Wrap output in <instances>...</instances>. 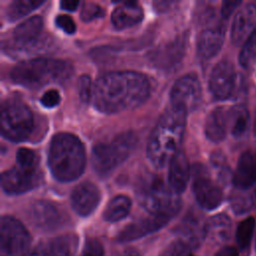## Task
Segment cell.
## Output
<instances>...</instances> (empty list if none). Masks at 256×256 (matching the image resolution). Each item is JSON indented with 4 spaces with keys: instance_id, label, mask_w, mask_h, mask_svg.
Returning a JSON list of instances; mask_svg holds the SVG:
<instances>
[{
    "instance_id": "obj_1",
    "label": "cell",
    "mask_w": 256,
    "mask_h": 256,
    "mask_svg": "<svg viewBox=\"0 0 256 256\" xmlns=\"http://www.w3.org/2000/svg\"><path fill=\"white\" fill-rule=\"evenodd\" d=\"M149 79L136 71H112L101 75L93 87V104L106 114L132 110L150 95Z\"/></svg>"
},
{
    "instance_id": "obj_2",
    "label": "cell",
    "mask_w": 256,
    "mask_h": 256,
    "mask_svg": "<svg viewBox=\"0 0 256 256\" xmlns=\"http://www.w3.org/2000/svg\"><path fill=\"white\" fill-rule=\"evenodd\" d=\"M187 112L170 107L158 119L146 147L150 163L157 169L164 168L179 151L185 131Z\"/></svg>"
},
{
    "instance_id": "obj_3",
    "label": "cell",
    "mask_w": 256,
    "mask_h": 256,
    "mask_svg": "<svg viewBox=\"0 0 256 256\" xmlns=\"http://www.w3.org/2000/svg\"><path fill=\"white\" fill-rule=\"evenodd\" d=\"M47 164L53 177L60 182L76 180L86 165L85 148L79 138L71 133L55 134L49 144Z\"/></svg>"
},
{
    "instance_id": "obj_4",
    "label": "cell",
    "mask_w": 256,
    "mask_h": 256,
    "mask_svg": "<svg viewBox=\"0 0 256 256\" xmlns=\"http://www.w3.org/2000/svg\"><path fill=\"white\" fill-rule=\"evenodd\" d=\"M73 73L72 65L61 59L36 57L16 64L10 72L12 81L28 89L50 83H65Z\"/></svg>"
},
{
    "instance_id": "obj_5",
    "label": "cell",
    "mask_w": 256,
    "mask_h": 256,
    "mask_svg": "<svg viewBox=\"0 0 256 256\" xmlns=\"http://www.w3.org/2000/svg\"><path fill=\"white\" fill-rule=\"evenodd\" d=\"M136 198L139 204L152 216L171 219L181 208V199L162 178L145 174L136 184Z\"/></svg>"
},
{
    "instance_id": "obj_6",
    "label": "cell",
    "mask_w": 256,
    "mask_h": 256,
    "mask_svg": "<svg viewBox=\"0 0 256 256\" xmlns=\"http://www.w3.org/2000/svg\"><path fill=\"white\" fill-rule=\"evenodd\" d=\"M137 136L133 131H124L110 142L96 144L91 152V164L100 177L109 176L133 152Z\"/></svg>"
},
{
    "instance_id": "obj_7",
    "label": "cell",
    "mask_w": 256,
    "mask_h": 256,
    "mask_svg": "<svg viewBox=\"0 0 256 256\" xmlns=\"http://www.w3.org/2000/svg\"><path fill=\"white\" fill-rule=\"evenodd\" d=\"M34 116L22 101L7 99L1 106L0 129L2 136L12 142H21L30 137L34 130Z\"/></svg>"
},
{
    "instance_id": "obj_8",
    "label": "cell",
    "mask_w": 256,
    "mask_h": 256,
    "mask_svg": "<svg viewBox=\"0 0 256 256\" xmlns=\"http://www.w3.org/2000/svg\"><path fill=\"white\" fill-rule=\"evenodd\" d=\"M240 77L229 61H220L213 68L209 78V89L212 95L218 100H226L242 91L244 81Z\"/></svg>"
},
{
    "instance_id": "obj_9",
    "label": "cell",
    "mask_w": 256,
    "mask_h": 256,
    "mask_svg": "<svg viewBox=\"0 0 256 256\" xmlns=\"http://www.w3.org/2000/svg\"><path fill=\"white\" fill-rule=\"evenodd\" d=\"M0 255L18 256L29 245L30 235L24 225L12 216L1 218Z\"/></svg>"
},
{
    "instance_id": "obj_10",
    "label": "cell",
    "mask_w": 256,
    "mask_h": 256,
    "mask_svg": "<svg viewBox=\"0 0 256 256\" xmlns=\"http://www.w3.org/2000/svg\"><path fill=\"white\" fill-rule=\"evenodd\" d=\"M41 177L39 166L33 167L16 164L11 169L2 172L1 187L6 194H22L37 187L40 184Z\"/></svg>"
},
{
    "instance_id": "obj_11",
    "label": "cell",
    "mask_w": 256,
    "mask_h": 256,
    "mask_svg": "<svg viewBox=\"0 0 256 256\" xmlns=\"http://www.w3.org/2000/svg\"><path fill=\"white\" fill-rule=\"evenodd\" d=\"M201 98L202 88L194 74H186L180 77L170 91L171 107L182 109L187 113L199 106Z\"/></svg>"
},
{
    "instance_id": "obj_12",
    "label": "cell",
    "mask_w": 256,
    "mask_h": 256,
    "mask_svg": "<svg viewBox=\"0 0 256 256\" xmlns=\"http://www.w3.org/2000/svg\"><path fill=\"white\" fill-rule=\"evenodd\" d=\"M192 190L197 203L206 210L216 209L222 203L221 188L209 177L202 165L194 167Z\"/></svg>"
},
{
    "instance_id": "obj_13",
    "label": "cell",
    "mask_w": 256,
    "mask_h": 256,
    "mask_svg": "<svg viewBox=\"0 0 256 256\" xmlns=\"http://www.w3.org/2000/svg\"><path fill=\"white\" fill-rule=\"evenodd\" d=\"M43 29V19L39 15H34L19 25L12 32L13 49L32 50L40 47V35Z\"/></svg>"
},
{
    "instance_id": "obj_14",
    "label": "cell",
    "mask_w": 256,
    "mask_h": 256,
    "mask_svg": "<svg viewBox=\"0 0 256 256\" xmlns=\"http://www.w3.org/2000/svg\"><path fill=\"white\" fill-rule=\"evenodd\" d=\"M188 45V34L183 33L150 53L151 63L158 68H169L182 60Z\"/></svg>"
},
{
    "instance_id": "obj_15",
    "label": "cell",
    "mask_w": 256,
    "mask_h": 256,
    "mask_svg": "<svg viewBox=\"0 0 256 256\" xmlns=\"http://www.w3.org/2000/svg\"><path fill=\"white\" fill-rule=\"evenodd\" d=\"M31 222L43 231L57 229L63 223V217L58 207L46 200L35 201L29 209Z\"/></svg>"
},
{
    "instance_id": "obj_16",
    "label": "cell",
    "mask_w": 256,
    "mask_h": 256,
    "mask_svg": "<svg viewBox=\"0 0 256 256\" xmlns=\"http://www.w3.org/2000/svg\"><path fill=\"white\" fill-rule=\"evenodd\" d=\"M100 199L99 188L91 182H83L77 185L70 196L71 206L80 216L90 215L97 208Z\"/></svg>"
},
{
    "instance_id": "obj_17",
    "label": "cell",
    "mask_w": 256,
    "mask_h": 256,
    "mask_svg": "<svg viewBox=\"0 0 256 256\" xmlns=\"http://www.w3.org/2000/svg\"><path fill=\"white\" fill-rule=\"evenodd\" d=\"M256 31V5L248 3L236 13L232 27L231 40L235 45L246 41Z\"/></svg>"
},
{
    "instance_id": "obj_18",
    "label": "cell",
    "mask_w": 256,
    "mask_h": 256,
    "mask_svg": "<svg viewBox=\"0 0 256 256\" xmlns=\"http://www.w3.org/2000/svg\"><path fill=\"white\" fill-rule=\"evenodd\" d=\"M76 247L77 238L75 236H59L40 244L23 256H73Z\"/></svg>"
},
{
    "instance_id": "obj_19",
    "label": "cell",
    "mask_w": 256,
    "mask_h": 256,
    "mask_svg": "<svg viewBox=\"0 0 256 256\" xmlns=\"http://www.w3.org/2000/svg\"><path fill=\"white\" fill-rule=\"evenodd\" d=\"M190 177L188 158L183 150H179L169 163L168 182L169 186L178 194L185 191Z\"/></svg>"
},
{
    "instance_id": "obj_20",
    "label": "cell",
    "mask_w": 256,
    "mask_h": 256,
    "mask_svg": "<svg viewBox=\"0 0 256 256\" xmlns=\"http://www.w3.org/2000/svg\"><path fill=\"white\" fill-rule=\"evenodd\" d=\"M169 222V219L159 216H150L140 219L126 226L118 235V240L121 242H128L139 239L149 233L159 230Z\"/></svg>"
},
{
    "instance_id": "obj_21",
    "label": "cell",
    "mask_w": 256,
    "mask_h": 256,
    "mask_svg": "<svg viewBox=\"0 0 256 256\" xmlns=\"http://www.w3.org/2000/svg\"><path fill=\"white\" fill-rule=\"evenodd\" d=\"M225 27L217 25L204 29L197 41V53L202 59L213 58L221 49L224 42Z\"/></svg>"
},
{
    "instance_id": "obj_22",
    "label": "cell",
    "mask_w": 256,
    "mask_h": 256,
    "mask_svg": "<svg viewBox=\"0 0 256 256\" xmlns=\"http://www.w3.org/2000/svg\"><path fill=\"white\" fill-rule=\"evenodd\" d=\"M144 13L142 7L136 1H122L113 10L111 22L118 29H126L142 21Z\"/></svg>"
},
{
    "instance_id": "obj_23",
    "label": "cell",
    "mask_w": 256,
    "mask_h": 256,
    "mask_svg": "<svg viewBox=\"0 0 256 256\" xmlns=\"http://www.w3.org/2000/svg\"><path fill=\"white\" fill-rule=\"evenodd\" d=\"M256 182V152H244L237 163L233 175V184L237 189L244 190Z\"/></svg>"
},
{
    "instance_id": "obj_24",
    "label": "cell",
    "mask_w": 256,
    "mask_h": 256,
    "mask_svg": "<svg viewBox=\"0 0 256 256\" xmlns=\"http://www.w3.org/2000/svg\"><path fill=\"white\" fill-rule=\"evenodd\" d=\"M228 126V111L224 107L213 109L205 122V135L212 142H220L226 136Z\"/></svg>"
},
{
    "instance_id": "obj_25",
    "label": "cell",
    "mask_w": 256,
    "mask_h": 256,
    "mask_svg": "<svg viewBox=\"0 0 256 256\" xmlns=\"http://www.w3.org/2000/svg\"><path fill=\"white\" fill-rule=\"evenodd\" d=\"M231 232V220L226 214H217L209 218L204 224L205 238L219 244L227 241Z\"/></svg>"
},
{
    "instance_id": "obj_26",
    "label": "cell",
    "mask_w": 256,
    "mask_h": 256,
    "mask_svg": "<svg viewBox=\"0 0 256 256\" xmlns=\"http://www.w3.org/2000/svg\"><path fill=\"white\" fill-rule=\"evenodd\" d=\"M180 238L185 240L191 248L197 247L203 238H205L204 224L194 214H188L176 228Z\"/></svg>"
},
{
    "instance_id": "obj_27",
    "label": "cell",
    "mask_w": 256,
    "mask_h": 256,
    "mask_svg": "<svg viewBox=\"0 0 256 256\" xmlns=\"http://www.w3.org/2000/svg\"><path fill=\"white\" fill-rule=\"evenodd\" d=\"M249 112L243 105H236L228 111V124L234 138H242L249 128Z\"/></svg>"
},
{
    "instance_id": "obj_28",
    "label": "cell",
    "mask_w": 256,
    "mask_h": 256,
    "mask_svg": "<svg viewBox=\"0 0 256 256\" xmlns=\"http://www.w3.org/2000/svg\"><path fill=\"white\" fill-rule=\"evenodd\" d=\"M131 209V200L125 195L113 197L107 204L103 218L108 222H117L125 218Z\"/></svg>"
},
{
    "instance_id": "obj_29",
    "label": "cell",
    "mask_w": 256,
    "mask_h": 256,
    "mask_svg": "<svg viewBox=\"0 0 256 256\" xmlns=\"http://www.w3.org/2000/svg\"><path fill=\"white\" fill-rule=\"evenodd\" d=\"M44 3V0H15L6 9V16L9 21H15L36 9Z\"/></svg>"
},
{
    "instance_id": "obj_30",
    "label": "cell",
    "mask_w": 256,
    "mask_h": 256,
    "mask_svg": "<svg viewBox=\"0 0 256 256\" xmlns=\"http://www.w3.org/2000/svg\"><path fill=\"white\" fill-rule=\"evenodd\" d=\"M254 226L255 220L252 217L246 218L238 225L236 231V240L241 250H245L249 247L254 231Z\"/></svg>"
},
{
    "instance_id": "obj_31",
    "label": "cell",
    "mask_w": 256,
    "mask_h": 256,
    "mask_svg": "<svg viewBox=\"0 0 256 256\" xmlns=\"http://www.w3.org/2000/svg\"><path fill=\"white\" fill-rule=\"evenodd\" d=\"M239 62L244 68H250L256 62V31L245 41L239 54Z\"/></svg>"
},
{
    "instance_id": "obj_32",
    "label": "cell",
    "mask_w": 256,
    "mask_h": 256,
    "mask_svg": "<svg viewBox=\"0 0 256 256\" xmlns=\"http://www.w3.org/2000/svg\"><path fill=\"white\" fill-rule=\"evenodd\" d=\"M230 205L235 214L241 215L247 213L252 208L253 198L246 193L236 192L230 197Z\"/></svg>"
},
{
    "instance_id": "obj_33",
    "label": "cell",
    "mask_w": 256,
    "mask_h": 256,
    "mask_svg": "<svg viewBox=\"0 0 256 256\" xmlns=\"http://www.w3.org/2000/svg\"><path fill=\"white\" fill-rule=\"evenodd\" d=\"M77 90L82 102L87 103L91 100V98L93 97V88L91 78L88 75L83 74L78 78Z\"/></svg>"
},
{
    "instance_id": "obj_34",
    "label": "cell",
    "mask_w": 256,
    "mask_h": 256,
    "mask_svg": "<svg viewBox=\"0 0 256 256\" xmlns=\"http://www.w3.org/2000/svg\"><path fill=\"white\" fill-rule=\"evenodd\" d=\"M16 162L17 164L25 166H39V159L37 154L33 150L25 147H21L17 150Z\"/></svg>"
},
{
    "instance_id": "obj_35",
    "label": "cell",
    "mask_w": 256,
    "mask_h": 256,
    "mask_svg": "<svg viewBox=\"0 0 256 256\" xmlns=\"http://www.w3.org/2000/svg\"><path fill=\"white\" fill-rule=\"evenodd\" d=\"M190 248L191 246L185 240L179 238L168 244L160 256H183Z\"/></svg>"
},
{
    "instance_id": "obj_36",
    "label": "cell",
    "mask_w": 256,
    "mask_h": 256,
    "mask_svg": "<svg viewBox=\"0 0 256 256\" xmlns=\"http://www.w3.org/2000/svg\"><path fill=\"white\" fill-rule=\"evenodd\" d=\"M104 10L94 2H84L81 9V18L85 22L92 21L95 18L102 17Z\"/></svg>"
},
{
    "instance_id": "obj_37",
    "label": "cell",
    "mask_w": 256,
    "mask_h": 256,
    "mask_svg": "<svg viewBox=\"0 0 256 256\" xmlns=\"http://www.w3.org/2000/svg\"><path fill=\"white\" fill-rule=\"evenodd\" d=\"M55 24L67 34H73L76 30V25L73 19L66 14H60L55 18Z\"/></svg>"
},
{
    "instance_id": "obj_38",
    "label": "cell",
    "mask_w": 256,
    "mask_h": 256,
    "mask_svg": "<svg viewBox=\"0 0 256 256\" xmlns=\"http://www.w3.org/2000/svg\"><path fill=\"white\" fill-rule=\"evenodd\" d=\"M61 97L60 94L57 90L55 89H51L46 91L40 98V103L42 104V106L46 107V108H53L56 107L59 103H60Z\"/></svg>"
},
{
    "instance_id": "obj_39",
    "label": "cell",
    "mask_w": 256,
    "mask_h": 256,
    "mask_svg": "<svg viewBox=\"0 0 256 256\" xmlns=\"http://www.w3.org/2000/svg\"><path fill=\"white\" fill-rule=\"evenodd\" d=\"M102 255H103L102 244L97 239H94V238L87 240L81 256H102Z\"/></svg>"
},
{
    "instance_id": "obj_40",
    "label": "cell",
    "mask_w": 256,
    "mask_h": 256,
    "mask_svg": "<svg viewBox=\"0 0 256 256\" xmlns=\"http://www.w3.org/2000/svg\"><path fill=\"white\" fill-rule=\"evenodd\" d=\"M210 161H211L212 166L218 171V173H221L229 168L226 164V157L221 151L213 152L211 154Z\"/></svg>"
},
{
    "instance_id": "obj_41",
    "label": "cell",
    "mask_w": 256,
    "mask_h": 256,
    "mask_svg": "<svg viewBox=\"0 0 256 256\" xmlns=\"http://www.w3.org/2000/svg\"><path fill=\"white\" fill-rule=\"evenodd\" d=\"M241 1H235V0H226L223 1L222 7H221V15L223 18L227 19L230 17V15L235 11V9L241 4Z\"/></svg>"
},
{
    "instance_id": "obj_42",
    "label": "cell",
    "mask_w": 256,
    "mask_h": 256,
    "mask_svg": "<svg viewBox=\"0 0 256 256\" xmlns=\"http://www.w3.org/2000/svg\"><path fill=\"white\" fill-rule=\"evenodd\" d=\"M79 5L78 0H62L60 1V7L67 11H74Z\"/></svg>"
},
{
    "instance_id": "obj_43",
    "label": "cell",
    "mask_w": 256,
    "mask_h": 256,
    "mask_svg": "<svg viewBox=\"0 0 256 256\" xmlns=\"http://www.w3.org/2000/svg\"><path fill=\"white\" fill-rule=\"evenodd\" d=\"M216 256H239V255H238L237 250H236L234 247L227 246V247L222 248V249L216 254Z\"/></svg>"
},
{
    "instance_id": "obj_44",
    "label": "cell",
    "mask_w": 256,
    "mask_h": 256,
    "mask_svg": "<svg viewBox=\"0 0 256 256\" xmlns=\"http://www.w3.org/2000/svg\"><path fill=\"white\" fill-rule=\"evenodd\" d=\"M120 256H140V254L136 249L129 248V249H126Z\"/></svg>"
},
{
    "instance_id": "obj_45",
    "label": "cell",
    "mask_w": 256,
    "mask_h": 256,
    "mask_svg": "<svg viewBox=\"0 0 256 256\" xmlns=\"http://www.w3.org/2000/svg\"><path fill=\"white\" fill-rule=\"evenodd\" d=\"M188 256H193V255H192V254H190V255H188Z\"/></svg>"
},
{
    "instance_id": "obj_46",
    "label": "cell",
    "mask_w": 256,
    "mask_h": 256,
    "mask_svg": "<svg viewBox=\"0 0 256 256\" xmlns=\"http://www.w3.org/2000/svg\"><path fill=\"white\" fill-rule=\"evenodd\" d=\"M255 248H256V244H255Z\"/></svg>"
}]
</instances>
